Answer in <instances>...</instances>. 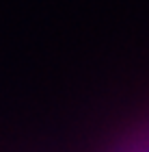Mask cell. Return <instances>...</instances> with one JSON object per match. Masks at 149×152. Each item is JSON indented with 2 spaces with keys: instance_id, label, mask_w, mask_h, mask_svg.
Returning <instances> with one entry per match:
<instances>
[{
  "instance_id": "obj_1",
  "label": "cell",
  "mask_w": 149,
  "mask_h": 152,
  "mask_svg": "<svg viewBox=\"0 0 149 152\" xmlns=\"http://www.w3.org/2000/svg\"><path fill=\"white\" fill-rule=\"evenodd\" d=\"M127 152H149V135H147V137H143V139H140L136 146H132Z\"/></svg>"
}]
</instances>
